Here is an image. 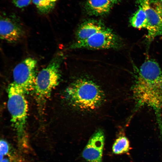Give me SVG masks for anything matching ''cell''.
I'll return each instance as SVG.
<instances>
[{
  "instance_id": "obj_7",
  "label": "cell",
  "mask_w": 162,
  "mask_h": 162,
  "mask_svg": "<svg viewBox=\"0 0 162 162\" xmlns=\"http://www.w3.org/2000/svg\"><path fill=\"white\" fill-rule=\"evenodd\" d=\"M0 38L8 43H14L21 40L25 31L18 18L14 14H3L0 16Z\"/></svg>"
},
{
  "instance_id": "obj_1",
  "label": "cell",
  "mask_w": 162,
  "mask_h": 162,
  "mask_svg": "<svg viewBox=\"0 0 162 162\" xmlns=\"http://www.w3.org/2000/svg\"><path fill=\"white\" fill-rule=\"evenodd\" d=\"M132 91L137 107H151L159 117L162 110V70L157 62L150 59L142 63Z\"/></svg>"
},
{
  "instance_id": "obj_18",
  "label": "cell",
  "mask_w": 162,
  "mask_h": 162,
  "mask_svg": "<svg viewBox=\"0 0 162 162\" xmlns=\"http://www.w3.org/2000/svg\"><path fill=\"white\" fill-rule=\"evenodd\" d=\"M152 5H158L162 6V0H149Z\"/></svg>"
},
{
  "instance_id": "obj_16",
  "label": "cell",
  "mask_w": 162,
  "mask_h": 162,
  "mask_svg": "<svg viewBox=\"0 0 162 162\" xmlns=\"http://www.w3.org/2000/svg\"><path fill=\"white\" fill-rule=\"evenodd\" d=\"M13 4L16 7L21 8L28 6L31 0H10Z\"/></svg>"
},
{
  "instance_id": "obj_5",
  "label": "cell",
  "mask_w": 162,
  "mask_h": 162,
  "mask_svg": "<svg viewBox=\"0 0 162 162\" xmlns=\"http://www.w3.org/2000/svg\"><path fill=\"white\" fill-rule=\"evenodd\" d=\"M124 46L122 39L109 28H105L88 38L76 40L69 46L70 49H120Z\"/></svg>"
},
{
  "instance_id": "obj_19",
  "label": "cell",
  "mask_w": 162,
  "mask_h": 162,
  "mask_svg": "<svg viewBox=\"0 0 162 162\" xmlns=\"http://www.w3.org/2000/svg\"><path fill=\"white\" fill-rule=\"evenodd\" d=\"M112 4H117L119 2L122 0H108Z\"/></svg>"
},
{
  "instance_id": "obj_3",
  "label": "cell",
  "mask_w": 162,
  "mask_h": 162,
  "mask_svg": "<svg viewBox=\"0 0 162 162\" xmlns=\"http://www.w3.org/2000/svg\"><path fill=\"white\" fill-rule=\"evenodd\" d=\"M8 94L7 107L11 122L16 131L20 146H26L25 129L28 105L26 93L20 87L12 82L8 86Z\"/></svg>"
},
{
  "instance_id": "obj_2",
  "label": "cell",
  "mask_w": 162,
  "mask_h": 162,
  "mask_svg": "<svg viewBox=\"0 0 162 162\" xmlns=\"http://www.w3.org/2000/svg\"><path fill=\"white\" fill-rule=\"evenodd\" d=\"M66 101L74 110L91 112L100 108L106 100L101 86L90 79L80 77L74 80L64 91Z\"/></svg>"
},
{
  "instance_id": "obj_10",
  "label": "cell",
  "mask_w": 162,
  "mask_h": 162,
  "mask_svg": "<svg viewBox=\"0 0 162 162\" xmlns=\"http://www.w3.org/2000/svg\"><path fill=\"white\" fill-rule=\"evenodd\" d=\"M100 20H89L82 23L76 32V40L86 39L106 28Z\"/></svg>"
},
{
  "instance_id": "obj_9",
  "label": "cell",
  "mask_w": 162,
  "mask_h": 162,
  "mask_svg": "<svg viewBox=\"0 0 162 162\" xmlns=\"http://www.w3.org/2000/svg\"><path fill=\"white\" fill-rule=\"evenodd\" d=\"M142 7L147 16V38L151 40L156 37L162 36V17L149 2L144 3Z\"/></svg>"
},
{
  "instance_id": "obj_4",
  "label": "cell",
  "mask_w": 162,
  "mask_h": 162,
  "mask_svg": "<svg viewBox=\"0 0 162 162\" xmlns=\"http://www.w3.org/2000/svg\"><path fill=\"white\" fill-rule=\"evenodd\" d=\"M64 56L61 52L57 53L48 65L36 75L32 90L39 105L46 101L58 85L61 78L60 67Z\"/></svg>"
},
{
  "instance_id": "obj_11",
  "label": "cell",
  "mask_w": 162,
  "mask_h": 162,
  "mask_svg": "<svg viewBox=\"0 0 162 162\" xmlns=\"http://www.w3.org/2000/svg\"><path fill=\"white\" fill-rule=\"evenodd\" d=\"M112 5L108 0H86L85 8L89 15L101 16L109 13Z\"/></svg>"
},
{
  "instance_id": "obj_6",
  "label": "cell",
  "mask_w": 162,
  "mask_h": 162,
  "mask_svg": "<svg viewBox=\"0 0 162 162\" xmlns=\"http://www.w3.org/2000/svg\"><path fill=\"white\" fill-rule=\"evenodd\" d=\"M37 61L27 57L17 64L13 72V82L20 87L26 94L32 90L36 76Z\"/></svg>"
},
{
  "instance_id": "obj_13",
  "label": "cell",
  "mask_w": 162,
  "mask_h": 162,
  "mask_svg": "<svg viewBox=\"0 0 162 162\" xmlns=\"http://www.w3.org/2000/svg\"><path fill=\"white\" fill-rule=\"evenodd\" d=\"M130 142L125 136H120L114 142L112 150L116 154H122L128 152L130 149Z\"/></svg>"
},
{
  "instance_id": "obj_12",
  "label": "cell",
  "mask_w": 162,
  "mask_h": 162,
  "mask_svg": "<svg viewBox=\"0 0 162 162\" xmlns=\"http://www.w3.org/2000/svg\"><path fill=\"white\" fill-rule=\"evenodd\" d=\"M138 6V9L130 18L129 23L134 28H146L147 22L146 14L144 9L141 6Z\"/></svg>"
},
{
  "instance_id": "obj_17",
  "label": "cell",
  "mask_w": 162,
  "mask_h": 162,
  "mask_svg": "<svg viewBox=\"0 0 162 162\" xmlns=\"http://www.w3.org/2000/svg\"><path fill=\"white\" fill-rule=\"evenodd\" d=\"M158 13L162 17V6L158 5H152Z\"/></svg>"
},
{
  "instance_id": "obj_15",
  "label": "cell",
  "mask_w": 162,
  "mask_h": 162,
  "mask_svg": "<svg viewBox=\"0 0 162 162\" xmlns=\"http://www.w3.org/2000/svg\"><path fill=\"white\" fill-rule=\"evenodd\" d=\"M10 149V145L6 141L3 140H0V154L5 156L8 154Z\"/></svg>"
},
{
  "instance_id": "obj_8",
  "label": "cell",
  "mask_w": 162,
  "mask_h": 162,
  "mask_svg": "<svg viewBox=\"0 0 162 162\" xmlns=\"http://www.w3.org/2000/svg\"><path fill=\"white\" fill-rule=\"evenodd\" d=\"M104 140L103 130L98 129L89 139L82 152V156L87 162H102Z\"/></svg>"
},
{
  "instance_id": "obj_14",
  "label": "cell",
  "mask_w": 162,
  "mask_h": 162,
  "mask_svg": "<svg viewBox=\"0 0 162 162\" xmlns=\"http://www.w3.org/2000/svg\"><path fill=\"white\" fill-rule=\"evenodd\" d=\"M57 0H32L38 13L46 14L52 10Z\"/></svg>"
}]
</instances>
